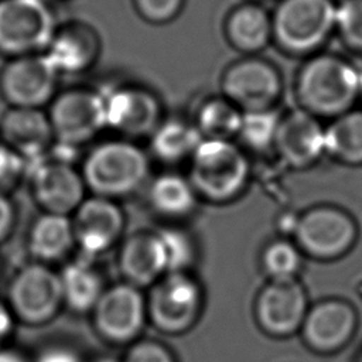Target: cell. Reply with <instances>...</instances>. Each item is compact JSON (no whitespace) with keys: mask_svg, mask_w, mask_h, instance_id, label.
Masks as SVG:
<instances>
[{"mask_svg":"<svg viewBox=\"0 0 362 362\" xmlns=\"http://www.w3.org/2000/svg\"><path fill=\"white\" fill-rule=\"evenodd\" d=\"M148 171L147 154L127 139L98 143L86 153L81 168L86 189L92 195L115 201L137 191Z\"/></svg>","mask_w":362,"mask_h":362,"instance_id":"obj_2","label":"cell"},{"mask_svg":"<svg viewBox=\"0 0 362 362\" xmlns=\"http://www.w3.org/2000/svg\"><path fill=\"white\" fill-rule=\"evenodd\" d=\"M75 246L83 257L93 259L120 240L126 218L115 199L90 195L71 215Z\"/></svg>","mask_w":362,"mask_h":362,"instance_id":"obj_15","label":"cell"},{"mask_svg":"<svg viewBox=\"0 0 362 362\" xmlns=\"http://www.w3.org/2000/svg\"><path fill=\"white\" fill-rule=\"evenodd\" d=\"M243 112L225 96H212L197 110L195 126L204 139L230 140L238 136Z\"/></svg>","mask_w":362,"mask_h":362,"instance_id":"obj_28","label":"cell"},{"mask_svg":"<svg viewBox=\"0 0 362 362\" xmlns=\"http://www.w3.org/2000/svg\"><path fill=\"white\" fill-rule=\"evenodd\" d=\"M0 143L28 164L45 158L55 143L47 112L35 107H8L0 117Z\"/></svg>","mask_w":362,"mask_h":362,"instance_id":"obj_19","label":"cell"},{"mask_svg":"<svg viewBox=\"0 0 362 362\" xmlns=\"http://www.w3.org/2000/svg\"><path fill=\"white\" fill-rule=\"evenodd\" d=\"M164 246L168 272H188L195 259V245L192 238L180 228H163L157 230Z\"/></svg>","mask_w":362,"mask_h":362,"instance_id":"obj_31","label":"cell"},{"mask_svg":"<svg viewBox=\"0 0 362 362\" xmlns=\"http://www.w3.org/2000/svg\"><path fill=\"white\" fill-rule=\"evenodd\" d=\"M25 246L34 262L52 266L65 260L76 247L71 216L41 212L28 228Z\"/></svg>","mask_w":362,"mask_h":362,"instance_id":"obj_22","label":"cell"},{"mask_svg":"<svg viewBox=\"0 0 362 362\" xmlns=\"http://www.w3.org/2000/svg\"><path fill=\"white\" fill-rule=\"evenodd\" d=\"M204 140L194 123L182 119L163 120L150 136V148L160 161L174 164L191 158Z\"/></svg>","mask_w":362,"mask_h":362,"instance_id":"obj_26","label":"cell"},{"mask_svg":"<svg viewBox=\"0 0 362 362\" xmlns=\"http://www.w3.org/2000/svg\"><path fill=\"white\" fill-rule=\"evenodd\" d=\"M359 98L362 99V72H359Z\"/></svg>","mask_w":362,"mask_h":362,"instance_id":"obj_41","label":"cell"},{"mask_svg":"<svg viewBox=\"0 0 362 362\" xmlns=\"http://www.w3.org/2000/svg\"><path fill=\"white\" fill-rule=\"evenodd\" d=\"M28 173V163L0 143V194L10 195L25 178Z\"/></svg>","mask_w":362,"mask_h":362,"instance_id":"obj_33","label":"cell"},{"mask_svg":"<svg viewBox=\"0 0 362 362\" xmlns=\"http://www.w3.org/2000/svg\"><path fill=\"white\" fill-rule=\"evenodd\" d=\"M300 109L315 117H338L359 98V72L334 54H317L298 69L294 86Z\"/></svg>","mask_w":362,"mask_h":362,"instance_id":"obj_1","label":"cell"},{"mask_svg":"<svg viewBox=\"0 0 362 362\" xmlns=\"http://www.w3.org/2000/svg\"><path fill=\"white\" fill-rule=\"evenodd\" d=\"M95 332L107 344L130 345L139 339L147 318L141 288L126 281L107 286L90 313Z\"/></svg>","mask_w":362,"mask_h":362,"instance_id":"obj_10","label":"cell"},{"mask_svg":"<svg viewBox=\"0 0 362 362\" xmlns=\"http://www.w3.org/2000/svg\"><path fill=\"white\" fill-rule=\"evenodd\" d=\"M198 195L188 177L164 173L157 175L148 187V202L154 212L164 218L188 216L197 208Z\"/></svg>","mask_w":362,"mask_h":362,"instance_id":"obj_25","label":"cell"},{"mask_svg":"<svg viewBox=\"0 0 362 362\" xmlns=\"http://www.w3.org/2000/svg\"><path fill=\"white\" fill-rule=\"evenodd\" d=\"M356 223L349 214L334 205H315L294 222V242L307 256L334 260L344 256L355 243Z\"/></svg>","mask_w":362,"mask_h":362,"instance_id":"obj_8","label":"cell"},{"mask_svg":"<svg viewBox=\"0 0 362 362\" xmlns=\"http://www.w3.org/2000/svg\"><path fill=\"white\" fill-rule=\"evenodd\" d=\"M4 301L21 325L38 328L52 322L64 308L59 273L34 260L20 266L7 283Z\"/></svg>","mask_w":362,"mask_h":362,"instance_id":"obj_5","label":"cell"},{"mask_svg":"<svg viewBox=\"0 0 362 362\" xmlns=\"http://www.w3.org/2000/svg\"><path fill=\"white\" fill-rule=\"evenodd\" d=\"M123 281L139 288L151 287L167 273V257L158 232L139 230L127 236L117 253Z\"/></svg>","mask_w":362,"mask_h":362,"instance_id":"obj_20","label":"cell"},{"mask_svg":"<svg viewBox=\"0 0 362 362\" xmlns=\"http://www.w3.org/2000/svg\"><path fill=\"white\" fill-rule=\"evenodd\" d=\"M55 143L78 148L106 127V110L102 92L88 88H71L58 92L47 112Z\"/></svg>","mask_w":362,"mask_h":362,"instance_id":"obj_9","label":"cell"},{"mask_svg":"<svg viewBox=\"0 0 362 362\" xmlns=\"http://www.w3.org/2000/svg\"><path fill=\"white\" fill-rule=\"evenodd\" d=\"M106 110V127L129 139L151 136L163 122V107L158 98L137 85L117 86L102 92Z\"/></svg>","mask_w":362,"mask_h":362,"instance_id":"obj_16","label":"cell"},{"mask_svg":"<svg viewBox=\"0 0 362 362\" xmlns=\"http://www.w3.org/2000/svg\"><path fill=\"white\" fill-rule=\"evenodd\" d=\"M0 362H31V359H28L16 349L6 346L0 348Z\"/></svg>","mask_w":362,"mask_h":362,"instance_id":"obj_39","label":"cell"},{"mask_svg":"<svg viewBox=\"0 0 362 362\" xmlns=\"http://www.w3.org/2000/svg\"><path fill=\"white\" fill-rule=\"evenodd\" d=\"M100 40L95 28L82 21L58 25L44 52L59 74H81L98 59Z\"/></svg>","mask_w":362,"mask_h":362,"instance_id":"obj_21","label":"cell"},{"mask_svg":"<svg viewBox=\"0 0 362 362\" xmlns=\"http://www.w3.org/2000/svg\"><path fill=\"white\" fill-rule=\"evenodd\" d=\"M31 362H83L79 352L65 344H49L42 346Z\"/></svg>","mask_w":362,"mask_h":362,"instance_id":"obj_36","label":"cell"},{"mask_svg":"<svg viewBox=\"0 0 362 362\" xmlns=\"http://www.w3.org/2000/svg\"><path fill=\"white\" fill-rule=\"evenodd\" d=\"M59 75L45 54L10 58L0 69V95L8 107L42 109L58 93Z\"/></svg>","mask_w":362,"mask_h":362,"instance_id":"obj_11","label":"cell"},{"mask_svg":"<svg viewBox=\"0 0 362 362\" xmlns=\"http://www.w3.org/2000/svg\"><path fill=\"white\" fill-rule=\"evenodd\" d=\"M17 206L10 195L0 194V246L6 243L16 230Z\"/></svg>","mask_w":362,"mask_h":362,"instance_id":"obj_37","label":"cell"},{"mask_svg":"<svg viewBox=\"0 0 362 362\" xmlns=\"http://www.w3.org/2000/svg\"><path fill=\"white\" fill-rule=\"evenodd\" d=\"M225 35L235 49L253 55L273 40L272 14L257 3H243L228 14Z\"/></svg>","mask_w":362,"mask_h":362,"instance_id":"obj_24","label":"cell"},{"mask_svg":"<svg viewBox=\"0 0 362 362\" xmlns=\"http://www.w3.org/2000/svg\"><path fill=\"white\" fill-rule=\"evenodd\" d=\"M88 257L66 262L59 273L64 308L75 314H90L103 294L105 280Z\"/></svg>","mask_w":362,"mask_h":362,"instance_id":"obj_23","label":"cell"},{"mask_svg":"<svg viewBox=\"0 0 362 362\" xmlns=\"http://www.w3.org/2000/svg\"><path fill=\"white\" fill-rule=\"evenodd\" d=\"M325 153L339 163L362 165V110H349L325 127Z\"/></svg>","mask_w":362,"mask_h":362,"instance_id":"obj_27","label":"cell"},{"mask_svg":"<svg viewBox=\"0 0 362 362\" xmlns=\"http://www.w3.org/2000/svg\"><path fill=\"white\" fill-rule=\"evenodd\" d=\"M280 119L281 116L274 110V107L243 112L238 137L247 148L259 153L273 148Z\"/></svg>","mask_w":362,"mask_h":362,"instance_id":"obj_30","label":"cell"},{"mask_svg":"<svg viewBox=\"0 0 362 362\" xmlns=\"http://www.w3.org/2000/svg\"><path fill=\"white\" fill-rule=\"evenodd\" d=\"M334 0H280L272 14L273 40L284 52H315L335 30Z\"/></svg>","mask_w":362,"mask_h":362,"instance_id":"obj_4","label":"cell"},{"mask_svg":"<svg viewBox=\"0 0 362 362\" xmlns=\"http://www.w3.org/2000/svg\"><path fill=\"white\" fill-rule=\"evenodd\" d=\"M93 362H122V361H116L113 358H109V356H102V358H98L95 359Z\"/></svg>","mask_w":362,"mask_h":362,"instance_id":"obj_40","label":"cell"},{"mask_svg":"<svg viewBox=\"0 0 362 362\" xmlns=\"http://www.w3.org/2000/svg\"><path fill=\"white\" fill-rule=\"evenodd\" d=\"M359 362H362V356H361V361Z\"/></svg>","mask_w":362,"mask_h":362,"instance_id":"obj_42","label":"cell"},{"mask_svg":"<svg viewBox=\"0 0 362 362\" xmlns=\"http://www.w3.org/2000/svg\"><path fill=\"white\" fill-rule=\"evenodd\" d=\"M147 318L167 335L189 331L201 317L204 293L189 272H168L157 280L146 297Z\"/></svg>","mask_w":362,"mask_h":362,"instance_id":"obj_6","label":"cell"},{"mask_svg":"<svg viewBox=\"0 0 362 362\" xmlns=\"http://www.w3.org/2000/svg\"><path fill=\"white\" fill-rule=\"evenodd\" d=\"M17 320L13 315L10 307L4 300L0 298V348L8 346V342L16 334Z\"/></svg>","mask_w":362,"mask_h":362,"instance_id":"obj_38","label":"cell"},{"mask_svg":"<svg viewBox=\"0 0 362 362\" xmlns=\"http://www.w3.org/2000/svg\"><path fill=\"white\" fill-rule=\"evenodd\" d=\"M58 25L47 0H0V55L44 54Z\"/></svg>","mask_w":362,"mask_h":362,"instance_id":"obj_7","label":"cell"},{"mask_svg":"<svg viewBox=\"0 0 362 362\" xmlns=\"http://www.w3.org/2000/svg\"><path fill=\"white\" fill-rule=\"evenodd\" d=\"M356 324V311L348 301L327 298L310 305L300 334L311 351L334 354L349 342Z\"/></svg>","mask_w":362,"mask_h":362,"instance_id":"obj_17","label":"cell"},{"mask_svg":"<svg viewBox=\"0 0 362 362\" xmlns=\"http://www.w3.org/2000/svg\"><path fill=\"white\" fill-rule=\"evenodd\" d=\"M122 362H177L168 346L156 339H137L129 345Z\"/></svg>","mask_w":362,"mask_h":362,"instance_id":"obj_34","label":"cell"},{"mask_svg":"<svg viewBox=\"0 0 362 362\" xmlns=\"http://www.w3.org/2000/svg\"><path fill=\"white\" fill-rule=\"evenodd\" d=\"M28 187L41 212L71 216L86 198L81 171L71 163L47 156L28 164Z\"/></svg>","mask_w":362,"mask_h":362,"instance_id":"obj_13","label":"cell"},{"mask_svg":"<svg viewBox=\"0 0 362 362\" xmlns=\"http://www.w3.org/2000/svg\"><path fill=\"white\" fill-rule=\"evenodd\" d=\"M273 148L293 168H308L325 153V127L303 109L281 116Z\"/></svg>","mask_w":362,"mask_h":362,"instance_id":"obj_18","label":"cell"},{"mask_svg":"<svg viewBox=\"0 0 362 362\" xmlns=\"http://www.w3.org/2000/svg\"><path fill=\"white\" fill-rule=\"evenodd\" d=\"M222 96L242 112L273 109L283 92L280 71L272 62L247 55L232 62L221 78Z\"/></svg>","mask_w":362,"mask_h":362,"instance_id":"obj_12","label":"cell"},{"mask_svg":"<svg viewBox=\"0 0 362 362\" xmlns=\"http://www.w3.org/2000/svg\"><path fill=\"white\" fill-rule=\"evenodd\" d=\"M184 6V0H134L139 16L151 24H165L174 20Z\"/></svg>","mask_w":362,"mask_h":362,"instance_id":"obj_35","label":"cell"},{"mask_svg":"<svg viewBox=\"0 0 362 362\" xmlns=\"http://www.w3.org/2000/svg\"><path fill=\"white\" fill-rule=\"evenodd\" d=\"M335 30L348 48L362 52V0H341L337 4Z\"/></svg>","mask_w":362,"mask_h":362,"instance_id":"obj_32","label":"cell"},{"mask_svg":"<svg viewBox=\"0 0 362 362\" xmlns=\"http://www.w3.org/2000/svg\"><path fill=\"white\" fill-rule=\"evenodd\" d=\"M310 305L305 288L293 280H269L255 301V318L259 328L274 338L300 332Z\"/></svg>","mask_w":362,"mask_h":362,"instance_id":"obj_14","label":"cell"},{"mask_svg":"<svg viewBox=\"0 0 362 362\" xmlns=\"http://www.w3.org/2000/svg\"><path fill=\"white\" fill-rule=\"evenodd\" d=\"M250 163L232 140L204 139L189 158L188 180L198 198L226 204L239 198L247 187Z\"/></svg>","mask_w":362,"mask_h":362,"instance_id":"obj_3","label":"cell"},{"mask_svg":"<svg viewBox=\"0 0 362 362\" xmlns=\"http://www.w3.org/2000/svg\"><path fill=\"white\" fill-rule=\"evenodd\" d=\"M260 263L269 280H293L303 264V253L288 239H274L262 252Z\"/></svg>","mask_w":362,"mask_h":362,"instance_id":"obj_29","label":"cell"}]
</instances>
